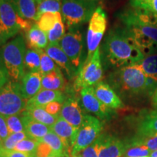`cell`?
<instances>
[{
  "instance_id": "26",
  "label": "cell",
  "mask_w": 157,
  "mask_h": 157,
  "mask_svg": "<svg viewBox=\"0 0 157 157\" xmlns=\"http://www.w3.org/2000/svg\"><path fill=\"white\" fill-rule=\"evenodd\" d=\"M40 141L48 144L52 148L55 155H59V156H63L66 157V149L62 139L52 130L48 134L45 135Z\"/></svg>"
},
{
  "instance_id": "31",
  "label": "cell",
  "mask_w": 157,
  "mask_h": 157,
  "mask_svg": "<svg viewBox=\"0 0 157 157\" xmlns=\"http://www.w3.org/2000/svg\"><path fill=\"white\" fill-rule=\"evenodd\" d=\"M61 5V0H42L37 4V21L45 13H60Z\"/></svg>"
},
{
  "instance_id": "7",
  "label": "cell",
  "mask_w": 157,
  "mask_h": 157,
  "mask_svg": "<svg viewBox=\"0 0 157 157\" xmlns=\"http://www.w3.org/2000/svg\"><path fill=\"white\" fill-rule=\"evenodd\" d=\"M103 75L101 52V49L98 48L92 58L89 60H85V62L79 68L74 81V90L78 92L84 87H95L96 84L102 82Z\"/></svg>"
},
{
  "instance_id": "11",
  "label": "cell",
  "mask_w": 157,
  "mask_h": 157,
  "mask_svg": "<svg viewBox=\"0 0 157 157\" xmlns=\"http://www.w3.org/2000/svg\"><path fill=\"white\" fill-rule=\"evenodd\" d=\"M80 93L82 105L88 112L93 113L101 121L110 120L113 117L115 111L96 97L94 87H84L81 90Z\"/></svg>"
},
{
  "instance_id": "44",
  "label": "cell",
  "mask_w": 157,
  "mask_h": 157,
  "mask_svg": "<svg viewBox=\"0 0 157 157\" xmlns=\"http://www.w3.org/2000/svg\"><path fill=\"white\" fill-rule=\"evenodd\" d=\"M140 9L147 10L152 12L153 13L157 15V0H150L146 5L143 6V8Z\"/></svg>"
},
{
  "instance_id": "33",
  "label": "cell",
  "mask_w": 157,
  "mask_h": 157,
  "mask_svg": "<svg viewBox=\"0 0 157 157\" xmlns=\"http://www.w3.org/2000/svg\"><path fill=\"white\" fill-rule=\"evenodd\" d=\"M39 142V141L34 140V139L27 137L24 140L20 141L16 145L14 150L17 151L25 153V154H28L35 157V154H36Z\"/></svg>"
},
{
  "instance_id": "48",
  "label": "cell",
  "mask_w": 157,
  "mask_h": 157,
  "mask_svg": "<svg viewBox=\"0 0 157 157\" xmlns=\"http://www.w3.org/2000/svg\"><path fill=\"white\" fill-rule=\"evenodd\" d=\"M150 157H157V151H151L150 154Z\"/></svg>"
},
{
  "instance_id": "25",
  "label": "cell",
  "mask_w": 157,
  "mask_h": 157,
  "mask_svg": "<svg viewBox=\"0 0 157 157\" xmlns=\"http://www.w3.org/2000/svg\"><path fill=\"white\" fill-rule=\"evenodd\" d=\"M23 112L29 116L31 119L48 127H51L56 122L59 116H53L48 113L43 107H25Z\"/></svg>"
},
{
  "instance_id": "40",
  "label": "cell",
  "mask_w": 157,
  "mask_h": 157,
  "mask_svg": "<svg viewBox=\"0 0 157 157\" xmlns=\"http://www.w3.org/2000/svg\"><path fill=\"white\" fill-rule=\"evenodd\" d=\"M73 157H98L95 142H94L93 144L90 145L86 148L83 149L82 151H80Z\"/></svg>"
},
{
  "instance_id": "23",
  "label": "cell",
  "mask_w": 157,
  "mask_h": 157,
  "mask_svg": "<svg viewBox=\"0 0 157 157\" xmlns=\"http://www.w3.org/2000/svg\"><path fill=\"white\" fill-rule=\"evenodd\" d=\"M10 1L20 17L37 22V3L34 0H10Z\"/></svg>"
},
{
  "instance_id": "16",
  "label": "cell",
  "mask_w": 157,
  "mask_h": 157,
  "mask_svg": "<svg viewBox=\"0 0 157 157\" xmlns=\"http://www.w3.org/2000/svg\"><path fill=\"white\" fill-rule=\"evenodd\" d=\"M50 129L52 132H54L62 139L64 146L66 147V156L67 157L68 151L75 142L78 129L72 126L71 124H70L60 116H59L56 122L50 127Z\"/></svg>"
},
{
  "instance_id": "32",
  "label": "cell",
  "mask_w": 157,
  "mask_h": 157,
  "mask_svg": "<svg viewBox=\"0 0 157 157\" xmlns=\"http://www.w3.org/2000/svg\"><path fill=\"white\" fill-rule=\"evenodd\" d=\"M60 68L54 60L48 56L44 51L41 50V62H40V72L42 76L48 74L51 72L55 71L60 70ZM61 70V69H60Z\"/></svg>"
},
{
  "instance_id": "51",
  "label": "cell",
  "mask_w": 157,
  "mask_h": 157,
  "mask_svg": "<svg viewBox=\"0 0 157 157\" xmlns=\"http://www.w3.org/2000/svg\"><path fill=\"white\" fill-rule=\"evenodd\" d=\"M34 1H35V2H36L37 4H39V2H42V0H34Z\"/></svg>"
},
{
  "instance_id": "4",
  "label": "cell",
  "mask_w": 157,
  "mask_h": 157,
  "mask_svg": "<svg viewBox=\"0 0 157 157\" xmlns=\"http://www.w3.org/2000/svg\"><path fill=\"white\" fill-rule=\"evenodd\" d=\"M9 76L13 81L21 82L25 74L24 58L26 48L23 36H18L10 41L1 49Z\"/></svg>"
},
{
  "instance_id": "30",
  "label": "cell",
  "mask_w": 157,
  "mask_h": 157,
  "mask_svg": "<svg viewBox=\"0 0 157 157\" xmlns=\"http://www.w3.org/2000/svg\"><path fill=\"white\" fill-rule=\"evenodd\" d=\"M128 143L129 148L132 146H146L151 151H157V134L146 136H135Z\"/></svg>"
},
{
  "instance_id": "27",
  "label": "cell",
  "mask_w": 157,
  "mask_h": 157,
  "mask_svg": "<svg viewBox=\"0 0 157 157\" xmlns=\"http://www.w3.org/2000/svg\"><path fill=\"white\" fill-rule=\"evenodd\" d=\"M62 15L60 13H45L39 17L36 22L39 28L45 33L51 30L58 21H61Z\"/></svg>"
},
{
  "instance_id": "28",
  "label": "cell",
  "mask_w": 157,
  "mask_h": 157,
  "mask_svg": "<svg viewBox=\"0 0 157 157\" xmlns=\"http://www.w3.org/2000/svg\"><path fill=\"white\" fill-rule=\"evenodd\" d=\"M137 65L146 76L157 79V53L144 57Z\"/></svg>"
},
{
  "instance_id": "18",
  "label": "cell",
  "mask_w": 157,
  "mask_h": 157,
  "mask_svg": "<svg viewBox=\"0 0 157 157\" xmlns=\"http://www.w3.org/2000/svg\"><path fill=\"white\" fill-rule=\"evenodd\" d=\"M42 75L40 72L28 71L25 73L20 84L23 97L27 101L34 97L42 90Z\"/></svg>"
},
{
  "instance_id": "35",
  "label": "cell",
  "mask_w": 157,
  "mask_h": 157,
  "mask_svg": "<svg viewBox=\"0 0 157 157\" xmlns=\"http://www.w3.org/2000/svg\"><path fill=\"white\" fill-rule=\"evenodd\" d=\"M46 34L48 36L49 44H59L60 41L65 35V26L63 21H58L53 28Z\"/></svg>"
},
{
  "instance_id": "12",
  "label": "cell",
  "mask_w": 157,
  "mask_h": 157,
  "mask_svg": "<svg viewBox=\"0 0 157 157\" xmlns=\"http://www.w3.org/2000/svg\"><path fill=\"white\" fill-rule=\"evenodd\" d=\"M95 142L98 157H121L129 148L127 142L110 135L102 134Z\"/></svg>"
},
{
  "instance_id": "19",
  "label": "cell",
  "mask_w": 157,
  "mask_h": 157,
  "mask_svg": "<svg viewBox=\"0 0 157 157\" xmlns=\"http://www.w3.org/2000/svg\"><path fill=\"white\" fill-rule=\"evenodd\" d=\"M66 99V96L61 91L42 89L34 97L27 101L26 107H43L47 104L54 101L62 103Z\"/></svg>"
},
{
  "instance_id": "54",
  "label": "cell",
  "mask_w": 157,
  "mask_h": 157,
  "mask_svg": "<svg viewBox=\"0 0 157 157\" xmlns=\"http://www.w3.org/2000/svg\"><path fill=\"white\" fill-rule=\"evenodd\" d=\"M142 157H150V156H142Z\"/></svg>"
},
{
  "instance_id": "49",
  "label": "cell",
  "mask_w": 157,
  "mask_h": 157,
  "mask_svg": "<svg viewBox=\"0 0 157 157\" xmlns=\"http://www.w3.org/2000/svg\"><path fill=\"white\" fill-rule=\"evenodd\" d=\"M50 157H65L63 156H59V155H53V156H51Z\"/></svg>"
},
{
  "instance_id": "36",
  "label": "cell",
  "mask_w": 157,
  "mask_h": 157,
  "mask_svg": "<svg viewBox=\"0 0 157 157\" xmlns=\"http://www.w3.org/2000/svg\"><path fill=\"white\" fill-rule=\"evenodd\" d=\"M27 137H29L25 132L10 134L5 140L2 141V146L0 147L6 149V150H14L16 145L20 141L24 140Z\"/></svg>"
},
{
  "instance_id": "22",
  "label": "cell",
  "mask_w": 157,
  "mask_h": 157,
  "mask_svg": "<svg viewBox=\"0 0 157 157\" xmlns=\"http://www.w3.org/2000/svg\"><path fill=\"white\" fill-rule=\"evenodd\" d=\"M157 134V111L145 113L141 116L137 124L136 136Z\"/></svg>"
},
{
  "instance_id": "43",
  "label": "cell",
  "mask_w": 157,
  "mask_h": 157,
  "mask_svg": "<svg viewBox=\"0 0 157 157\" xmlns=\"http://www.w3.org/2000/svg\"><path fill=\"white\" fill-rule=\"evenodd\" d=\"M10 135V132L6 123L5 118L2 115L0 114V137L2 140H5Z\"/></svg>"
},
{
  "instance_id": "24",
  "label": "cell",
  "mask_w": 157,
  "mask_h": 157,
  "mask_svg": "<svg viewBox=\"0 0 157 157\" xmlns=\"http://www.w3.org/2000/svg\"><path fill=\"white\" fill-rule=\"evenodd\" d=\"M65 87H66V80L60 69L42 76V89L62 91L64 90Z\"/></svg>"
},
{
  "instance_id": "38",
  "label": "cell",
  "mask_w": 157,
  "mask_h": 157,
  "mask_svg": "<svg viewBox=\"0 0 157 157\" xmlns=\"http://www.w3.org/2000/svg\"><path fill=\"white\" fill-rule=\"evenodd\" d=\"M55 155L53 151L48 144L42 141H39L37 146L35 157H50Z\"/></svg>"
},
{
  "instance_id": "6",
  "label": "cell",
  "mask_w": 157,
  "mask_h": 157,
  "mask_svg": "<svg viewBox=\"0 0 157 157\" xmlns=\"http://www.w3.org/2000/svg\"><path fill=\"white\" fill-rule=\"evenodd\" d=\"M26 104L19 82L10 80L0 89V114L3 117L20 114L25 111Z\"/></svg>"
},
{
  "instance_id": "3",
  "label": "cell",
  "mask_w": 157,
  "mask_h": 157,
  "mask_svg": "<svg viewBox=\"0 0 157 157\" xmlns=\"http://www.w3.org/2000/svg\"><path fill=\"white\" fill-rule=\"evenodd\" d=\"M109 81L120 95L131 98L152 95L147 76L137 64L118 68L110 74Z\"/></svg>"
},
{
  "instance_id": "41",
  "label": "cell",
  "mask_w": 157,
  "mask_h": 157,
  "mask_svg": "<svg viewBox=\"0 0 157 157\" xmlns=\"http://www.w3.org/2000/svg\"><path fill=\"white\" fill-rule=\"evenodd\" d=\"M62 105H63L61 103L54 101L44 105L43 108L50 114L53 116H59V113H60V111H61Z\"/></svg>"
},
{
  "instance_id": "17",
  "label": "cell",
  "mask_w": 157,
  "mask_h": 157,
  "mask_svg": "<svg viewBox=\"0 0 157 157\" xmlns=\"http://www.w3.org/2000/svg\"><path fill=\"white\" fill-rule=\"evenodd\" d=\"M94 92L98 99L110 109L116 110L124 107L119 95L109 84L101 82L94 87Z\"/></svg>"
},
{
  "instance_id": "52",
  "label": "cell",
  "mask_w": 157,
  "mask_h": 157,
  "mask_svg": "<svg viewBox=\"0 0 157 157\" xmlns=\"http://www.w3.org/2000/svg\"><path fill=\"white\" fill-rule=\"evenodd\" d=\"M2 138L0 137V146H2Z\"/></svg>"
},
{
  "instance_id": "46",
  "label": "cell",
  "mask_w": 157,
  "mask_h": 157,
  "mask_svg": "<svg viewBox=\"0 0 157 157\" xmlns=\"http://www.w3.org/2000/svg\"><path fill=\"white\" fill-rule=\"evenodd\" d=\"M10 38V36L4 31L0 27V46L5 44L7 42V39Z\"/></svg>"
},
{
  "instance_id": "53",
  "label": "cell",
  "mask_w": 157,
  "mask_h": 157,
  "mask_svg": "<svg viewBox=\"0 0 157 157\" xmlns=\"http://www.w3.org/2000/svg\"><path fill=\"white\" fill-rule=\"evenodd\" d=\"M156 26H157V17H156Z\"/></svg>"
},
{
  "instance_id": "5",
  "label": "cell",
  "mask_w": 157,
  "mask_h": 157,
  "mask_svg": "<svg viewBox=\"0 0 157 157\" xmlns=\"http://www.w3.org/2000/svg\"><path fill=\"white\" fill-rule=\"evenodd\" d=\"M97 7L96 2L62 0L61 15L68 29H76L90 21Z\"/></svg>"
},
{
  "instance_id": "1",
  "label": "cell",
  "mask_w": 157,
  "mask_h": 157,
  "mask_svg": "<svg viewBox=\"0 0 157 157\" xmlns=\"http://www.w3.org/2000/svg\"><path fill=\"white\" fill-rule=\"evenodd\" d=\"M102 56L107 66L117 69L137 64L145 57L124 27L109 31L103 44Z\"/></svg>"
},
{
  "instance_id": "29",
  "label": "cell",
  "mask_w": 157,
  "mask_h": 157,
  "mask_svg": "<svg viewBox=\"0 0 157 157\" xmlns=\"http://www.w3.org/2000/svg\"><path fill=\"white\" fill-rule=\"evenodd\" d=\"M41 50H33V49L26 50L24 58V67L29 71L39 72Z\"/></svg>"
},
{
  "instance_id": "2",
  "label": "cell",
  "mask_w": 157,
  "mask_h": 157,
  "mask_svg": "<svg viewBox=\"0 0 157 157\" xmlns=\"http://www.w3.org/2000/svg\"><path fill=\"white\" fill-rule=\"evenodd\" d=\"M118 16L144 56L157 53V26L140 20L135 7L125 10Z\"/></svg>"
},
{
  "instance_id": "34",
  "label": "cell",
  "mask_w": 157,
  "mask_h": 157,
  "mask_svg": "<svg viewBox=\"0 0 157 157\" xmlns=\"http://www.w3.org/2000/svg\"><path fill=\"white\" fill-rule=\"evenodd\" d=\"M5 118L10 135L13 134V133L25 132V128L24 126H23L21 113L17 115L6 117Z\"/></svg>"
},
{
  "instance_id": "39",
  "label": "cell",
  "mask_w": 157,
  "mask_h": 157,
  "mask_svg": "<svg viewBox=\"0 0 157 157\" xmlns=\"http://www.w3.org/2000/svg\"><path fill=\"white\" fill-rule=\"evenodd\" d=\"M8 71L4 62L2 51L0 50V89L10 81Z\"/></svg>"
},
{
  "instance_id": "15",
  "label": "cell",
  "mask_w": 157,
  "mask_h": 157,
  "mask_svg": "<svg viewBox=\"0 0 157 157\" xmlns=\"http://www.w3.org/2000/svg\"><path fill=\"white\" fill-rule=\"evenodd\" d=\"M59 116L75 128H79L83 121L84 115L82 113L78 98L75 97L66 98L63 103Z\"/></svg>"
},
{
  "instance_id": "47",
  "label": "cell",
  "mask_w": 157,
  "mask_h": 157,
  "mask_svg": "<svg viewBox=\"0 0 157 157\" xmlns=\"http://www.w3.org/2000/svg\"><path fill=\"white\" fill-rule=\"evenodd\" d=\"M151 105L153 108H154L155 111H157V87L155 89L154 92L153 93L152 95L151 96Z\"/></svg>"
},
{
  "instance_id": "8",
  "label": "cell",
  "mask_w": 157,
  "mask_h": 157,
  "mask_svg": "<svg viewBox=\"0 0 157 157\" xmlns=\"http://www.w3.org/2000/svg\"><path fill=\"white\" fill-rule=\"evenodd\" d=\"M102 129V121L93 116L84 115L83 121L78 128L75 142L68 151L67 157H73L93 144L101 135Z\"/></svg>"
},
{
  "instance_id": "14",
  "label": "cell",
  "mask_w": 157,
  "mask_h": 157,
  "mask_svg": "<svg viewBox=\"0 0 157 157\" xmlns=\"http://www.w3.org/2000/svg\"><path fill=\"white\" fill-rule=\"evenodd\" d=\"M44 52L54 60L69 80L76 78L78 72V70L74 67L59 44H49Z\"/></svg>"
},
{
  "instance_id": "10",
  "label": "cell",
  "mask_w": 157,
  "mask_h": 157,
  "mask_svg": "<svg viewBox=\"0 0 157 157\" xmlns=\"http://www.w3.org/2000/svg\"><path fill=\"white\" fill-rule=\"evenodd\" d=\"M59 45L78 71L84 63L83 38L81 31L76 28L69 29L60 41Z\"/></svg>"
},
{
  "instance_id": "37",
  "label": "cell",
  "mask_w": 157,
  "mask_h": 157,
  "mask_svg": "<svg viewBox=\"0 0 157 157\" xmlns=\"http://www.w3.org/2000/svg\"><path fill=\"white\" fill-rule=\"evenodd\" d=\"M151 151L146 146H137L129 148L124 156L126 157H142L150 156Z\"/></svg>"
},
{
  "instance_id": "20",
  "label": "cell",
  "mask_w": 157,
  "mask_h": 157,
  "mask_svg": "<svg viewBox=\"0 0 157 157\" xmlns=\"http://www.w3.org/2000/svg\"><path fill=\"white\" fill-rule=\"evenodd\" d=\"M21 115L25 128V132L29 138L40 141L51 131L50 127L34 120L23 111Z\"/></svg>"
},
{
  "instance_id": "42",
  "label": "cell",
  "mask_w": 157,
  "mask_h": 157,
  "mask_svg": "<svg viewBox=\"0 0 157 157\" xmlns=\"http://www.w3.org/2000/svg\"><path fill=\"white\" fill-rule=\"evenodd\" d=\"M0 157H34L25 153L15 150H6L0 147Z\"/></svg>"
},
{
  "instance_id": "45",
  "label": "cell",
  "mask_w": 157,
  "mask_h": 157,
  "mask_svg": "<svg viewBox=\"0 0 157 157\" xmlns=\"http://www.w3.org/2000/svg\"><path fill=\"white\" fill-rule=\"evenodd\" d=\"M150 0H130V5L135 8H143V7Z\"/></svg>"
},
{
  "instance_id": "50",
  "label": "cell",
  "mask_w": 157,
  "mask_h": 157,
  "mask_svg": "<svg viewBox=\"0 0 157 157\" xmlns=\"http://www.w3.org/2000/svg\"><path fill=\"white\" fill-rule=\"evenodd\" d=\"M84 1H87V2H98V0H84Z\"/></svg>"
},
{
  "instance_id": "9",
  "label": "cell",
  "mask_w": 157,
  "mask_h": 157,
  "mask_svg": "<svg viewBox=\"0 0 157 157\" xmlns=\"http://www.w3.org/2000/svg\"><path fill=\"white\" fill-rule=\"evenodd\" d=\"M106 13L102 7L98 6L89 21L87 34V56L85 60L91 58L96 50L100 48V44L106 30Z\"/></svg>"
},
{
  "instance_id": "21",
  "label": "cell",
  "mask_w": 157,
  "mask_h": 157,
  "mask_svg": "<svg viewBox=\"0 0 157 157\" xmlns=\"http://www.w3.org/2000/svg\"><path fill=\"white\" fill-rule=\"evenodd\" d=\"M25 34L26 42L29 49L45 50L48 46L49 42L47 34L39 28L36 23H35Z\"/></svg>"
},
{
  "instance_id": "13",
  "label": "cell",
  "mask_w": 157,
  "mask_h": 157,
  "mask_svg": "<svg viewBox=\"0 0 157 157\" xmlns=\"http://www.w3.org/2000/svg\"><path fill=\"white\" fill-rule=\"evenodd\" d=\"M18 16L10 0H0V27L10 38L21 31L17 24Z\"/></svg>"
}]
</instances>
